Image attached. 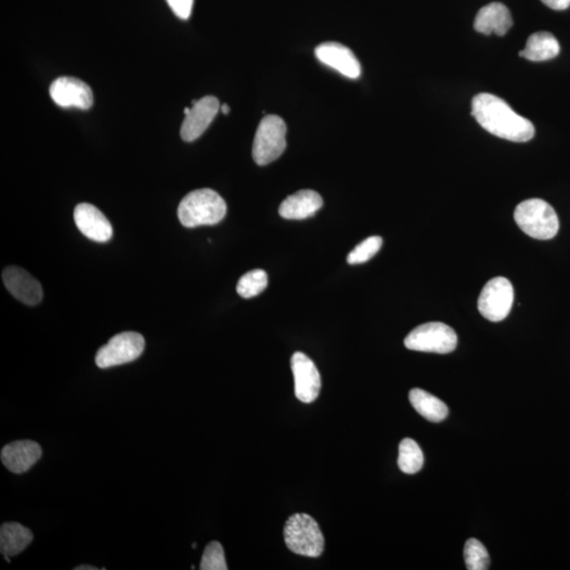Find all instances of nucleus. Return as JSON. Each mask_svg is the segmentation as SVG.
Segmentation results:
<instances>
[{
    "label": "nucleus",
    "mask_w": 570,
    "mask_h": 570,
    "mask_svg": "<svg viewBox=\"0 0 570 570\" xmlns=\"http://www.w3.org/2000/svg\"><path fill=\"white\" fill-rule=\"evenodd\" d=\"M472 116L488 133L507 141L524 142L534 136L529 119L518 116L497 95L480 94L472 100Z\"/></svg>",
    "instance_id": "f257e3e1"
},
{
    "label": "nucleus",
    "mask_w": 570,
    "mask_h": 570,
    "mask_svg": "<svg viewBox=\"0 0 570 570\" xmlns=\"http://www.w3.org/2000/svg\"><path fill=\"white\" fill-rule=\"evenodd\" d=\"M226 203L218 192L208 188L188 193L178 208L181 224L192 228L202 225H215L224 219Z\"/></svg>",
    "instance_id": "f03ea898"
},
{
    "label": "nucleus",
    "mask_w": 570,
    "mask_h": 570,
    "mask_svg": "<svg viewBox=\"0 0 570 570\" xmlns=\"http://www.w3.org/2000/svg\"><path fill=\"white\" fill-rule=\"evenodd\" d=\"M515 220L526 235L538 240H550L560 227L556 210L541 199H529L518 204Z\"/></svg>",
    "instance_id": "7ed1b4c3"
},
{
    "label": "nucleus",
    "mask_w": 570,
    "mask_h": 570,
    "mask_svg": "<svg viewBox=\"0 0 570 570\" xmlns=\"http://www.w3.org/2000/svg\"><path fill=\"white\" fill-rule=\"evenodd\" d=\"M283 537L288 549L296 555L318 558L324 550L321 527L305 513H296L285 523Z\"/></svg>",
    "instance_id": "20e7f679"
},
{
    "label": "nucleus",
    "mask_w": 570,
    "mask_h": 570,
    "mask_svg": "<svg viewBox=\"0 0 570 570\" xmlns=\"http://www.w3.org/2000/svg\"><path fill=\"white\" fill-rule=\"evenodd\" d=\"M287 124L281 117L266 116L262 118L254 139L253 159L260 167L276 161L287 148Z\"/></svg>",
    "instance_id": "39448f33"
},
{
    "label": "nucleus",
    "mask_w": 570,
    "mask_h": 570,
    "mask_svg": "<svg viewBox=\"0 0 570 570\" xmlns=\"http://www.w3.org/2000/svg\"><path fill=\"white\" fill-rule=\"evenodd\" d=\"M407 349L448 354L458 346V335L443 322H428L415 328L404 339Z\"/></svg>",
    "instance_id": "423d86ee"
},
{
    "label": "nucleus",
    "mask_w": 570,
    "mask_h": 570,
    "mask_svg": "<svg viewBox=\"0 0 570 570\" xmlns=\"http://www.w3.org/2000/svg\"><path fill=\"white\" fill-rule=\"evenodd\" d=\"M515 290L509 279L495 277L484 285L478 297V312L487 321L499 322L509 315Z\"/></svg>",
    "instance_id": "0eeeda50"
},
{
    "label": "nucleus",
    "mask_w": 570,
    "mask_h": 570,
    "mask_svg": "<svg viewBox=\"0 0 570 570\" xmlns=\"http://www.w3.org/2000/svg\"><path fill=\"white\" fill-rule=\"evenodd\" d=\"M145 349V339L139 333L124 332L113 336L108 344L96 353L95 363L101 369H108L134 362Z\"/></svg>",
    "instance_id": "6e6552de"
},
{
    "label": "nucleus",
    "mask_w": 570,
    "mask_h": 570,
    "mask_svg": "<svg viewBox=\"0 0 570 570\" xmlns=\"http://www.w3.org/2000/svg\"><path fill=\"white\" fill-rule=\"evenodd\" d=\"M49 94L55 104L62 108H78V110H87L94 105L93 90L77 77L56 78L50 86Z\"/></svg>",
    "instance_id": "1a4fd4ad"
},
{
    "label": "nucleus",
    "mask_w": 570,
    "mask_h": 570,
    "mask_svg": "<svg viewBox=\"0 0 570 570\" xmlns=\"http://www.w3.org/2000/svg\"><path fill=\"white\" fill-rule=\"evenodd\" d=\"M295 380V395L300 402L311 403L321 392L322 379L318 369L304 353L296 352L290 359Z\"/></svg>",
    "instance_id": "9d476101"
},
{
    "label": "nucleus",
    "mask_w": 570,
    "mask_h": 570,
    "mask_svg": "<svg viewBox=\"0 0 570 570\" xmlns=\"http://www.w3.org/2000/svg\"><path fill=\"white\" fill-rule=\"evenodd\" d=\"M220 110L219 100L213 95L192 101L191 112L186 114L181 126V138L193 142L209 127Z\"/></svg>",
    "instance_id": "9b49d317"
},
{
    "label": "nucleus",
    "mask_w": 570,
    "mask_h": 570,
    "mask_svg": "<svg viewBox=\"0 0 570 570\" xmlns=\"http://www.w3.org/2000/svg\"><path fill=\"white\" fill-rule=\"evenodd\" d=\"M3 281L11 295L27 305H37L43 300V288L36 278L19 266H8L3 272Z\"/></svg>",
    "instance_id": "f8f14e48"
},
{
    "label": "nucleus",
    "mask_w": 570,
    "mask_h": 570,
    "mask_svg": "<svg viewBox=\"0 0 570 570\" xmlns=\"http://www.w3.org/2000/svg\"><path fill=\"white\" fill-rule=\"evenodd\" d=\"M74 221L79 232L90 240L104 243L112 238L113 230L110 220L93 204H78L74 209Z\"/></svg>",
    "instance_id": "ddd939ff"
},
{
    "label": "nucleus",
    "mask_w": 570,
    "mask_h": 570,
    "mask_svg": "<svg viewBox=\"0 0 570 570\" xmlns=\"http://www.w3.org/2000/svg\"><path fill=\"white\" fill-rule=\"evenodd\" d=\"M315 54L322 64L338 70L342 76L356 79L362 76L361 62L352 50L339 43H323L317 45Z\"/></svg>",
    "instance_id": "4468645a"
},
{
    "label": "nucleus",
    "mask_w": 570,
    "mask_h": 570,
    "mask_svg": "<svg viewBox=\"0 0 570 570\" xmlns=\"http://www.w3.org/2000/svg\"><path fill=\"white\" fill-rule=\"evenodd\" d=\"M42 448L33 441H17L2 450V461L5 468L16 475L30 470L42 458Z\"/></svg>",
    "instance_id": "2eb2a0df"
},
{
    "label": "nucleus",
    "mask_w": 570,
    "mask_h": 570,
    "mask_svg": "<svg viewBox=\"0 0 570 570\" xmlns=\"http://www.w3.org/2000/svg\"><path fill=\"white\" fill-rule=\"evenodd\" d=\"M513 25L510 11L503 4L493 3L484 5L476 17L475 28L484 36L495 34L504 37Z\"/></svg>",
    "instance_id": "dca6fc26"
},
{
    "label": "nucleus",
    "mask_w": 570,
    "mask_h": 570,
    "mask_svg": "<svg viewBox=\"0 0 570 570\" xmlns=\"http://www.w3.org/2000/svg\"><path fill=\"white\" fill-rule=\"evenodd\" d=\"M323 200L318 192L305 190L289 196L279 208V215L288 220H304L322 208Z\"/></svg>",
    "instance_id": "f3484780"
},
{
    "label": "nucleus",
    "mask_w": 570,
    "mask_h": 570,
    "mask_svg": "<svg viewBox=\"0 0 570 570\" xmlns=\"http://www.w3.org/2000/svg\"><path fill=\"white\" fill-rule=\"evenodd\" d=\"M33 540L30 529L19 523H5L0 528V551L4 556L15 557L24 551Z\"/></svg>",
    "instance_id": "a211bd4d"
},
{
    "label": "nucleus",
    "mask_w": 570,
    "mask_h": 570,
    "mask_svg": "<svg viewBox=\"0 0 570 570\" xmlns=\"http://www.w3.org/2000/svg\"><path fill=\"white\" fill-rule=\"evenodd\" d=\"M560 53L558 39L550 32L541 31L530 36L526 47L520 56L532 61H545L555 59Z\"/></svg>",
    "instance_id": "6ab92c4d"
},
{
    "label": "nucleus",
    "mask_w": 570,
    "mask_h": 570,
    "mask_svg": "<svg viewBox=\"0 0 570 570\" xmlns=\"http://www.w3.org/2000/svg\"><path fill=\"white\" fill-rule=\"evenodd\" d=\"M409 399L416 411L433 423H440L448 416L447 404L430 393L416 387L410 391Z\"/></svg>",
    "instance_id": "aec40b11"
},
{
    "label": "nucleus",
    "mask_w": 570,
    "mask_h": 570,
    "mask_svg": "<svg viewBox=\"0 0 570 570\" xmlns=\"http://www.w3.org/2000/svg\"><path fill=\"white\" fill-rule=\"evenodd\" d=\"M424 466V454L419 444L411 438H404L399 444L398 467L407 475H415Z\"/></svg>",
    "instance_id": "412c9836"
},
{
    "label": "nucleus",
    "mask_w": 570,
    "mask_h": 570,
    "mask_svg": "<svg viewBox=\"0 0 570 570\" xmlns=\"http://www.w3.org/2000/svg\"><path fill=\"white\" fill-rule=\"evenodd\" d=\"M267 273L264 270L250 271L240 278L237 284V292L243 298H253L267 287Z\"/></svg>",
    "instance_id": "4be33fe9"
},
{
    "label": "nucleus",
    "mask_w": 570,
    "mask_h": 570,
    "mask_svg": "<svg viewBox=\"0 0 570 570\" xmlns=\"http://www.w3.org/2000/svg\"><path fill=\"white\" fill-rule=\"evenodd\" d=\"M467 569L486 570L490 566V558L486 547L476 539L467 541L464 550Z\"/></svg>",
    "instance_id": "5701e85b"
},
{
    "label": "nucleus",
    "mask_w": 570,
    "mask_h": 570,
    "mask_svg": "<svg viewBox=\"0 0 570 570\" xmlns=\"http://www.w3.org/2000/svg\"><path fill=\"white\" fill-rule=\"evenodd\" d=\"M381 245H383V239L379 236H372L366 239V240L359 243L347 256V264L352 265L364 264V262L372 259L379 252Z\"/></svg>",
    "instance_id": "b1692460"
},
{
    "label": "nucleus",
    "mask_w": 570,
    "mask_h": 570,
    "mask_svg": "<svg viewBox=\"0 0 570 570\" xmlns=\"http://www.w3.org/2000/svg\"><path fill=\"white\" fill-rule=\"evenodd\" d=\"M201 570H227L224 550L219 542H212L205 547L201 564Z\"/></svg>",
    "instance_id": "393cba45"
},
{
    "label": "nucleus",
    "mask_w": 570,
    "mask_h": 570,
    "mask_svg": "<svg viewBox=\"0 0 570 570\" xmlns=\"http://www.w3.org/2000/svg\"><path fill=\"white\" fill-rule=\"evenodd\" d=\"M171 11L180 20H188L191 15L193 0H167Z\"/></svg>",
    "instance_id": "a878e982"
},
{
    "label": "nucleus",
    "mask_w": 570,
    "mask_h": 570,
    "mask_svg": "<svg viewBox=\"0 0 570 570\" xmlns=\"http://www.w3.org/2000/svg\"><path fill=\"white\" fill-rule=\"evenodd\" d=\"M542 3L556 11L566 10L570 5V0H542Z\"/></svg>",
    "instance_id": "bb28decb"
},
{
    "label": "nucleus",
    "mask_w": 570,
    "mask_h": 570,
    "mask_svg": "<svg viewBox=\"0 0 570 570\" xmlns=\"http://www.w3.org/2000/svg\"><path fill=\"white\" fill-rule=\"evenodd\" d=\"M98 567L90 566H81L74 568V570H98Z\"/></svg>",
    "instance_id": "cd10ccee"
},
{
    "label": "nucleus",
    "mask_w": 570,
    "mask_h": 570,
    "mask_svg": "<svg viewBox=\"0 0 570 570\" xmlns=\"http://www.w3.org/2000/svg\"><path fill=\"white\" fill-rule=\"evenodd\" d=\"M221 110H222V112L226 114V116H227V114L231 112V107L228 106L227 104L222 105L221 106Z\"/></svg>",
    "instance_id": "c85d7f7f"
},
{
    "label": "nucleus",
    "mask_w": 570,
    "mask_h": 570,
    "mask_svg": "<svg viewBox=\"0 0 570 570\" xmlns=\"http://www.w3.org/2000/svg\"><path fill=\"white\" fill-rule=\"evenodd\" d=\"M190 112H191V108H188V107H187V108H185V110H184V114H185V116H186V114H188V113H190Z\"/></svg>",
    "instance_id": "c756f323"
},
{
    "label": "nucleus",
    "mask_w": 570,
    "mask_h": 570,
    "mask_svg": "<svg viewBox=\"0 0 570 570\" xmlns=\"http://www.w3.org/2000/svg\"><path fill=\"white\" fill-rule=\"evenodd\" d=\"M196 546H197V544H196V543H193V544H192L193 549H196Z\"/></svg>",
    "instance_id": "7c9ffc66"
}]
</instances>
